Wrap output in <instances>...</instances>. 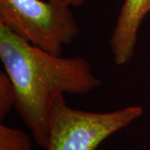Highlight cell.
<instances>
[{
  "instance_id": "cell-1",
  "label": "cell",
  "mask_w": 150,
  "mask_h": 150,
  "mask_svg": "<svg viewBox=\"0 0 150 150\" xmlns=\"http://www.w3.org/2000/svg\"><path fill=\"white\" fill-rule=\"evenodd\" d=\"M0 59L15 87V110L45 149L52 100L59 93L85 94L102 84L89 62L80 56L50 54L0 23Z\"/></svg>"
},
{
  "instance_id": "cell-2",
  "label": "cell",
  "mask_w": 150,
  "mask_h": 150,
  "mask_svg": "<svg viewBox=\"0 0 150 150\" xmlns=\"http://www.w3.org/2000/svg\"><path fill=\"white\" fill-rule=\"evenodd\" d=\"M140 106L110 112H88L69 107L64 93L52 100L49 135L45 150H96L112 134L128 127L143 114Z\"/></svg>"
},
{
  "instance_id": "cell-3",
  "label": "cell",
  "mask_w": 150,
  "mask_h": 150,
  "mask_svg": "<svg viewBox=\"0 0 150 150\" xmlns=\"http://www.w3.org/2000/svg\"><path fill=\"white\" fill-rule=\"evenodd\" d=\"M0 23L55 55H61L81 31L71 7L48 0H0Z\"/></svg>"
},
{
  "instance_id": "cell-4",
  "label": "cell",
  "mask_w": 150,
  "mask_h": 150,
  "mask_svg": "<svg viewBox=\"0 0 150 150\" xmlns=\"http://www.w3.org/2000/svg\"><path fill=\"white\" fill-rule=\"evenodd\" d=\"M150 12V0H124L109 39L115 64H129L134 57L142 22Z\"/></svg>"
},
{
  "instance_id": "cell-5",
  "label": "cell",
  "mask_w": 150,
  "mask_h": 150,
  "mask_svg": "<svg viewBox=\"0 0 150 150\" xmlns=\"http://www.w3.org/2000/svg\"><path fill=\"white\" fill-rule=\"evenodd\" d=\"M28 135L21 129L0 124V150H31Z\"/></svg>"
},
{
  "instance_id": "cell-6",
  "label": "cell",
  "mask_w": 150,
  "mask_h": 150,
  "mask_svg": "<svg viewBox=\"0 0 150 150\" xmlns=\"http://www.w3.org/2000/svg\"><path fill=\"white\" fill-rule=\"evenodd\" d=\"M16 90L10 77L4 70L0 71V119L4 120L15 108Z\"/></svg>"
},
{
  "instance_id": "cell-7",
  "label": "cell",
  "mask_w": 150,
  "mask_h": 150,
  "mask_svg": "<svg viewBox=\"0 0 150 150\" xmlns=\"http://www.w3.org/2000/svg\"><path fill=\"white\" fill-rule=\"evenodd\" d=\"M48 1L64 4L69 7H79V6L83 5L87 0H48Z\"/></svg>"
}]
</instances>
